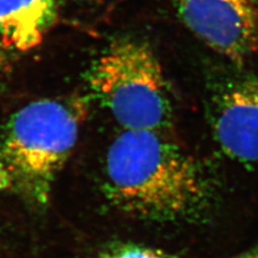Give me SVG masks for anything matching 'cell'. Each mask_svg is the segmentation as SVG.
<instances>
[{"label":"cell","instance_id":"obj_5","mask_svg":"<svg viewBox=\"0 0 258 258\" xmlns=\"http://www.w3.org/2000/svg\"><path fill=\"white\" fill-rule=\"evenodd\" d=\"M213 138L228 158L258 165V81L235 79L219 88L211 102Z\"/></svg>","mask_w":258,"mask_h":258},{"label":"cell","instance_id":"obj_3","mask_svg":"<svg viewBox=\"0 0 258 258\" xmlns=\"http://www.w3.org/2000/svg\"><path fill=\"white\" fill-rule=\"evenodd\" d=\"M87 83L123 131L161 132L171 124L170 87L156 54L142 40L111 42L93 61Z\"/></svg>","mask_w":258,"mask_h":258},{"label":"cell","instance_id":"obj_4","mask_svg":"<svg viewBox=\"0 0 258 258\" xmlns=\"http://www.w3.org/2000/svg\"><path fill=\"white\" fill-rule=\"evenodd\" d=\"M182 23L223 57L243 63L258 53V0H172Z\"/></svg>","mask_w":258,"mask_h":258},{"label":"cell","instance_id":"obj_2","mask_svg":"<svg viewBox=\"0 0 258 258\" xmlns=\"http://www.w3.org/2000/svg\"><path fill=\"white\" fill-rule=\"evenodd\" d=\"M86 112L81 98H48L14 113L0 137V191L36 206L46 205L56 176L75 149Z\"/></svg>","mask_w":258,"mask_h":258},{"label":"cell","instance_id":"obj_7","mask_svg":"<svg viewBox=\"0 0 258 258\" xmlns=\"http://www.w3.org/2000/svg\"><path fill=\"white\" fill-rule=\"evenodd\" d=\"M101 258H177L160 249L149 246L123 243L110 247L103 253Z\"/></svg>","mask_w":258,"mask_h":258},{"label":"cell","instance_id":"obj_9","mask_svg":"<svg viewBox=\"0 0 258 258\" xmlns=\"http://www.w3.org/2000/svg\"><path fill=\"white\" fill-rule=\"evenodd\" d=\"M239 258H258V246L255 248L249 249L248 252L244 253L243 255H241Z\"/></svg>","mask_w":258,"mask_h":258},{"label":"cell","instance_id":"obj_6","mask_svg":"<svg viewBox=\"0 0 258 258\" xmlns=\"http://www.w3.org/2000/svg\"><path fill=\"white\" fill-rule=\"evenodd\" d=\"M55 0H0V40L26 52L42 42L52 21Z\"/></svg>","mask_w":258,"mask_h":258},{"label":"cell","instance_id":"obj_8","mask_svg":"<svg viewBox=\"0 0 258 258\" xmlns=\"http://www.w3.org/2000/svg\"><path fill=\"white\" fill-rule=\"evenodd\" d=\"M6 46L3 44L2 40H0V75L3 74V71L6 67V62H7V56H6V53L4 51V48Z\"/></svg>","mask_w":258,"mask_h":258},{"label":"cell","instance_id":"obj_1","mask_svg":"<svg viewBox=\"0 0 258 258\" xmlns=\"http://www.w3.org/2000/svg\"><path fill=\"white\" fill-rule=\"evenodd\" d=\"M104 192L112 206L139 220L188 222L214 198L203 166L155 131H123L104 165Z\"/></svg>","mask_w":258,"mask_h":258}]
</instances>
